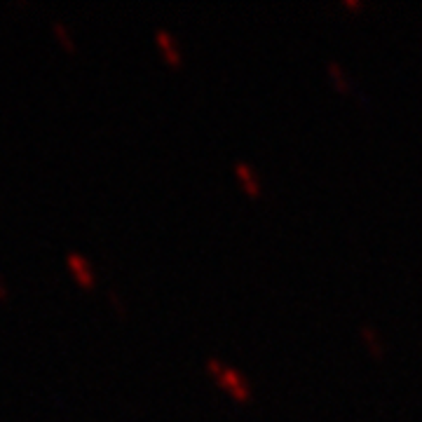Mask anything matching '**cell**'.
<instances>
[{"label":"cell","instance_id":"1","mask_svg":"<svg viewBox=\"0 0 422 422\" xmlns=\"http://www.w3.org/2000/svg\"><path fill=\"white\" fill-rule=\"evenodd\" d=\"M206 368H209V373L213 375V380H216L223 389H228V392L233 394L237 401H249V399H251L249 382H247V378H244L240 371H237V368L223 366L216 357L206 359Z\"/></svg>","mask_w":422,"mask_h":422},{"label":"cell","instance_id":"2","mask_svg":"<svg viewBox=\"0 0 422 422\" xmlns=\"http://www.w3.org/2000/svg\"><path fill=\"white\" fill-rule=\"evenodd\" d=\"M66 265H68V270H71L73 279L78 282L80 287H87V289L94 287V270H91V263L87 258L78 256V253H71Z\"/></svg>","mask_w":422,"mask_h":422},{"label":"cell","instance_id":"3","mask_svg":"<svg viewBox=\"0 0 422 422\" xmlns=\"http://www.w3.org/2000/svg\"><path fill=\"white\" fill-rule=\"evenodd\" d=\"M235 174H237V179L242 181V186L249 195H253V197L260 195V181H258V176H256V172H253L251 165L240 160V162H235Z\"/></svg>","mask_w":422,"mask_h":422},{"label":"cell","instance_id":"4","mask_svg":"<svg viewBox=\"0 0 422 422\" xmlns=\"http://www.w3.org/2000/svg\"><path fill=\"white\" fill-rule=\"evenodd\" d=\"M155 40H157L160 48H162L165 59L169 61V64L179 66V64H181V52H179V48H176L172 33H169V30H165V28H157V30H155Z\"/></svg>","mask_w":422,"mask_h":422},{"label":"cell","instance_id":"5","mask_svg":"<svg viewBox=\"0 0 422 422\" xmlns=\"http://www.w3.org/2000/svg\"><path fill=\"white\" fill-rule=\"evenodd\" d=\"M326 68L331 71V78H333V82H335V87L340 89V91H350V80H348V75H345L343 68L338 66V61L328 59V61H326Z\"/></svg>","mask_w":422,"mask_h":422},{"label":"cell","instance_id":"6","mask_svg":"<svg viewBox=\"0 0 422 422\" xmlns=\"http://www.w3.org/2000/svg\"><path fill=\"white\" fill-rule=\"evenodd\" d=\"M362 335H364V340L368 343V350L373 352L375 357H380L382 355V343H378V333L373 331V326H364L362 324Z\"/></svg>","mask_w":422,"mask_h":422},{"label":"cell","instance_id":"7","mask_svg":"<svg viewBox=\"0 0 422 422\" xmlns=\"http://www.w3.org/2000/svg\"><path fill=\"white\" fill-rule=\"evenodd\" d=\"M345 5H350V7H362V3L359 0H343Z\"/></svg>","mask_w":422,"mask_h":422}]
</instances>
